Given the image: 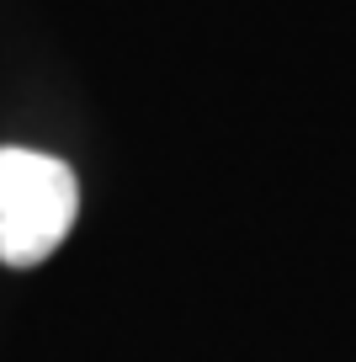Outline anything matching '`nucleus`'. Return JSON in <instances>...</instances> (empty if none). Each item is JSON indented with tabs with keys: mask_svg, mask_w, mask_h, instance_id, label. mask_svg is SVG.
Wrapping results in <instances>:
<instances>
[{
	"mask_svg": "<svg viewBox=\"0 0 356 362\" xmlns=\"http://www.w3.org/2000/svg\"><path fill=\"white\" fill-rule=\"evenodd\" d=\"M75 176L64 160L37 149H0V261L37 267L75 224Z\"/></svg>",
	"mask_w": 356,
	"mask_h": 362,
	"instance_id": "1",
	"label": "nucleus"
}]
</instances>
